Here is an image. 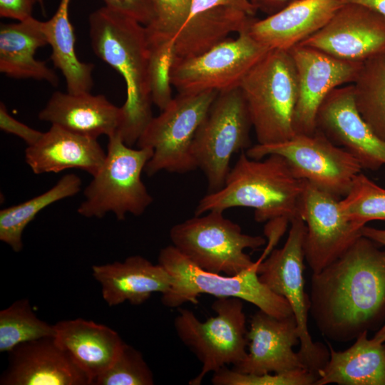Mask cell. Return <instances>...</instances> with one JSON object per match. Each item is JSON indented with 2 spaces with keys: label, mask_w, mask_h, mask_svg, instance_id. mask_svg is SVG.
Listing matches in <instances>:
<instances>
[{
  "label": "cell",
  "mask_w": 385,
  "mask_h": 385,
  "mask_svg": "<svg viewBox=\"0 0 385 385\" xmlns=\"http://www.w3.org/2000/svg\"><path fill=\"white\" fill-rule=\"evenodd\" d=\"M309 313L337 342L356 339L385 317V250L361 235L338 259L312 274Z\"/></svg>",
  "instance_id": "obj_1"
},
{
  "label": "cell",
  "mask_w": 385,
  "mask_h": 385,
  "mask_svg": "<svg viewBox=\"0 0 385 385\" xmlns=\"http://www.w3.org/2000/svg\"><path fill=\"white\" fill-rule=\"evenodd\" d=\"M92 49L123 78L126 98L118 133L132 147L153 118L148 81L149 41L145 26L101 7L88 16Z\"/></svg>",
  "instance_id": "obj_2"
},
{
  "label": "cell",
  "mask_w": 385,
  "mask_h": 385,
  "mask_svg": "<svg viewBox=\"0 0 385 385\" xmlns=\"http://www.w3.org/2000/svg\"><path fill=\"white\" fill-rule=\"evenodd\" d=\"M305 180L297 178L287 160L272 154L260 160L242 151L230 169L223 187L208 192L199 201L195 215L232 207L254 210L257 222L299 216Z\"/></svg>",
  "instance_id": "obj_3"
},
{
  "label": "cell",
  "mask_w": 385,
  "mask_h": 385,
  "mask_svg": "<svg viewBox=\"0 0 385 385\" xmlns=\"http://www.w3.org/2000/svg\"><path fill=\"white\" fill-rule=\"evenodd\" d=\"M262 260L260 257L252 267L238 274L223 275L202 270L173 245H168L158 255V264L171 277V286L162 294L161 302L167 307L179 308L188 302L197 304L198 296L207 294L217 298H240L277 318L292 315L287 299L260 280L257 268Z\"/></svg>",
  "instance_id": "obj_4"
},
{
  "label": "cell",
  "mask_w": 385,
  "mask_h": 385,
  "mask_svg": "<svg viewBox=\"0 0 385 385\" xmlns=\"http://www.w3.org/2000/svg\"><path fill=\"white\" fill-rule=\"evenodd\" d=\"M240 88L257 143H282L296 135L298 84L289 51L270 50L245 76Z\"/></svg>",
  "instance_id": "obj_5"
},
{
  "label": "cell",
  "mask_w": 385,
  "mask_h": 385,
  "mask_svg": "<svg viewBox=\"0 0 385 385\" xmlns=\"http://www.w3.org/2000/svg\"><path fill=\"white\" fill-rule=\"evenodd\" d=\"M153 153L149 148L127 145L118 132L110 136L105 161L85 188L78 213L101 218L113 212L118 220L127 214L141 215L153 202L141 179Z\"/></svg>",
  "instance_id": "obj_6"
},
{
  "label": "cell",
  "mask_w": 385,
  "mask_h": 385,
  "mask_svg": "<svg viewBox=\"0 0 385 385\" xmlns=\"http://www.w3.org/2000/svg\"><path fill=\"white\" fill-rule=\"evenodd\" d=\"M243 300L217 298L212 304L216 316L200 321L187 309L178 308L174 327L178 338L202 364L200 373L189 381L201 384L205 375L245 359L248 346Z\"/></svg>",
  "instance_id": "obj_7"
},
{
  "label": "cell",
  "mask_w": 385,
  "mask_h": 385,
  "mask_svg": "<svg viewBox=\"0 0 385 385\" xmlns=\"http://www.w3.org/2000/svg\"><path fill=\"white\" fill-rule=\"evenodd\" d=\"M222 211L195 215L173 226L172 245L197 267L207 272L236 275L255 264L246 249L266 244L265 237L242 232Z\"/></svg>",
  "instance_id": "obj_8"
},
{
  "label": "cell",
  "mask_w": 385,
  "mask_h": 385,
  "mask_svg": "<svg viewBox=\"0 0 385 385\" xmlns=\"http://www.w3.org/2000/svg\"><path fill=\"white\" fill-rule=\"evenodd\" d=\"M218 93H178L159 115L153 117L137 142L138 148L153 151L144 170L148 176L163 170L185 173L197 169L192 141Z\"/></svg>",
  "instance_id": "obj_9"
},
{
  "label": "cell",
  "mask_w": 385,
  "mask_h": 385,
  "mask_svg": "<svg viewBox=\"0 0 385 385\" xmlns=\"http://www.w3.org/2000/svg\"><path fill=\"white\" fill-rule=\"evenodd\" d=\"M290 225L284 245L273 249L260 262L257 274L263 284L289 304L299 335L298 355L305 369L318 376L329 360V351L323 344L313 342L308 329L310 299L304 278L306 225L300 217L292 219Z\"/></svg>",
  "instance_id": "obj_10"
},
{
  "label": "cell",
  "mask_w": 385,
  "mask_h": 385,
  "mask_svg": "<svg viewBox=\"0 0 385 385\" xmlns=\"http://www.w3.org/2000/svg\"><path fill=\"white\" fill-rule=\"evenodd\" d=\"M252 128L240 88L219 92L192 145L194 160L206 177L209 192L223 187L232 155L250 147Z\"/></svg>",
  "instance_id": "obj_11"
},
{
  "label": "cell",
  "mask_w": 385,
  "mask_h": 385,
  "mask_svg": "<svg viewBox=\"0 0 385 385\" xmlns=\"http://www.w3.org/2000/svg\"><path fill=\"white\" fill-rule=\"evenodd\" d=\"M245 153L256 160L279 155L297 178L337 197L347 195L362 169L354 156L318 130L310 135L296 134L282 143H257Z\"/></svg>",
  "instance_id": "obj_12"
},
{
  "label": "cell",
  "mask_w": 385,
  "mask_h": 385,
  "mask_svg": "<svg viewBox=\"0 0 385 385\" xmlns=\"http://www.w3.org/2000/svg\"><path fill=\"white\" fill-rule=\"evenodd\" d=\"M247 29L236 38H227L200 55L175 63L171 82L178 93L221 92L240 87L247 73L270 51Z\"/></svg>",
  "instance_id": "obj_13"
},
{
  "label": "cell",
  "mask_w": 385,
  "mask_h": 385,
  "mask_svg": "<svg viewBox=\"0 0 385 385\" xmlns=\"http://www.w3.org/2000/svg\"><path fill=\"white\" fill-rule=\"evenodd\" d=\"M299 216L306 225L304 256L312 274L338 259L362 235L363 227L345 216L339 197L306 180Z\"/></svg>",
  "instance_id": "obj_14"
},
{
  "label": "cell",
  "mask_w": 385,
  "mask_h": 385,
  "mask_svg": "<svg viewBox=\"0 0 385 385\" xmlns=\"http://www.w3.org/2000/svg\"><path fill=\"white\" fill-rule=\"evenodd\" d=\"M289 51L298 84L294 131L296 134L310 135L317 130V114L324 100L334 89L354 83L362 63L340 59L302 44Z\"/></svg>",
  "instance_id": "obj_15"
},
{
  "label": "cell",
  "mask_w": 385,
  "mask_h": 385,
  "mask_svg": "<svg viewBox=\"0 0 385 385\" xmlns=\"http://www.w3.org/2000/svg\"><path fill=\"white\" fill-rule=\"evenodd\" d=\"M300 44L362 63L385 51V16L361 4H342L324 27Z\"/></svg>",
  "instance_id": "obj_16"
},
{
  "label": "cell",
  "mask_w": 385,
  "mask_h": 385,
  "mask_svg": "<svg viewBox=\"0 0 385 385\" xmlns=\"http://www.w3.org/2000/svg\"><path fill=\"white\" fill-rule=\"evenodd\" d=\"M316 126L332 142L354 156L362 168L375 171L385 165V143L360 115L353 85L330 92L318 110Z\"/></svg>",
  "instance_id": "obj_17"
},
{
  "label": "cell",
  "mask_w": 385,
  "mask_h": 385,
  "mask_svg": "<svg viewBox=\"0 0 385 385\" xmlns=\"http://www.w3.org/2000/svg\"><path fill=\"white\" fill-rule=\"evenodd\" d=\"M247 339V357L234 366L235 371L262 374L305 369L298 353L293 350L299 344L294 314L277 318L259 309L251 317Z\"/></svg>",
  "instance_id": "obj_18"
},
{
  "label": "cell",
  "mask_w": 385,
  "mask_h": 385,
  "mask_svg": "<svg viewBox=\"0 0 385 385\" xmlns=\"http://www.w3.org/2000/svg\"><path fill=\"white\" fill-rule=\"evenodd\" d=\"M8 354L9 363L1 376V385L91 384L55 337L20 344Z\"/></svg>",
  "instance_id": "obj_19"
},
{
  "label": "cell",
  "mask_w": 385,
  "mask_h": 385,
  "mask_svg": "<svg viewBox=\"0 0 385 385\" xmlns=\"http://www.w3.org/2000/svg\"><path fill=\"white\" fill-rule=\"evenodd\" d=\"M342 5L341 0H296L247 27L252 37L269 50L289 51L317 33Z\"/></svg>",
  "instance_id": "obj_20"
},
{
  "label": "cell",
  "mask_w": 385,
  "mask_h": 385,
  "mask_svg": "<svg viewBox=\"0 0 385 385\" xmlns=\"http://www.w3.org/2000/svg\"><path fill=\"white\" fill-rule=\"evenodd\" d=\"M106 153L97 138L51 125L41 138L25 150V161L34 173H59L78 168L94 176L102 167Z\"/></svg>",
  "instance_id": "obj_21"
},
{
  "label": "cell",
  "mask_w": 385,
  "mask_h": 385,
  "mask_svg": "<svg viewBox=\"0 0 385 385\" xmlns=\"http://www.w3.org/2000/svg\"><path fill=\"white\" fill-rule=\"evenodd\" d=\"M38 117L51 125L98 139L103 135L109 138L118 131L122 111L102 94L55 91Z\"/></svg>",
  "instance_id": "obj_22"
},
{
  "label": "cell",
  "mask_w": 385,
  "mask_h": 385,
  "mask_svg": "<svg viewBox=\"0 0 385 385\" xmlns=\"http://www.w3.org/2000/svg\"><path fill=\"white\" fill-rule=\"evenodd\" d=\"M92 274L110 307L126 301L141 304L153 293L163 294L171 286L170 275L163 267L140 255L130 256L123 262L93 265Z\"/></svg>",
  "instance_id": "obj_23"
},
{
  "label": "cell",
  "mask_w": 385,
  "mask_h": 385,
  "mask_svg": "<svg viewBox=\"0 0 385 385\" xmlns=\"http://www.w3.org/2000/svg\"><path fill=\"white\" fill-rule=\"evenodd\" d=\"M54 326L57 343L91 384L109 368L125 343L111 328L84 319L62 320Z\"/></svg>",
  "instance_id": "obj_24"
},
{
  "label": "cell",
  "mask_w": 385,
  "mask_h": 385,
  "mask_svg": "<svg viewBox=\"0 0 385 385\" xmlns=\"http://www.w3.org/2000/svg\"><path fill=\"white\" fill-rule=\"evenodd\" d=\"M46 44L43 21L33 16L17 23L1 24V73L13 78L45 81L56 86V72L34 57L36 50Z\"/></svg>",
  "instance_id": "obj_25"
},
{
  "label": "cell",
  "mask_w": 385,
  "mask_h": 385,
  "mask_svg": "<svg viewBox=\"0 0 385 385\" xmlns=\"http://www.w3.org/2000/svg\"><path fill=\"white\" fill-rule=\"evenodd\" d=\"M347 349L337 351L327 342L329 358L315 385H385V345L364 332Z\"/></svg>",
  "instance_id": "obj_26"
},
{
  "label": "cell",
  "mask_w": 385,
  "mask_h": 385,
  "mask_svg": "<svg viewBox=\"0 0 385 385\" xmlns=\"http://www.w3.org/2000/svg\"><path fill=\"white\" fill-rule=\"evenodd\" d=\"M254 19L229 7L215 8L191 16L170 39L174 63L202 54L226 39L230 34L247 29Z\"/></svg>",
  "instance_id": "obj_27"
},
{
  "label": "cell",
  "mask_w": 385,
  "mask_h": 385,
  "mask_svg": "<svg viewBox=\"0 0 385 385\" xmlns=\"http://www.w3.org/2000/svg\"><path fill=\"white\" fill-rule=\"evenodd\" d=\"M70 1L61 0L53 16L43 21V29L51 47V59L63 75L67 92L78 94L91 92L94 65L81 61L76 53L75 36L68 17Z\"/></svg>",
  "instance_id": "obj_28"
},
{
  "label": "cell",
  "mask_w": 385,
  "mask_h": 385,
  "mask_svg": "<svg viewBox=\"0 0 385 385\" xmlns=\"http://www.w3.org/2000/svg\"><path fill=\"white\" fill-rule=\"evenodd\" d=\"M81 180L78 175L69 173L45 192L1 210L0 240L14 252H20L23 248L22 234L28 224L48 205L78 194L81 190Z\"/></svg>",
  "instance_id": "obj_29"
},
{
  "label": "cell",
  "mask_w": 385,
  "mask_h": 385,
  "mask_svg": "<svg viewBox=\"0 0 385 385\" xmlns=\"http://www.w3.org/2000/svg\"><path fill=\"white\" fill-rule=\"evenodd\" d=\"M352 85L360 115L385 143V51L362 62Z\"/></svg>",
  "instance_id": "obj_30"
},
{
  "label": "cell",
  "mask_w": 385,
  "mask_h": 385,
  "mask_svg": "<svg viewBox=\"0 0 385 385\" xmlns=\"http://www.w3.org/2000/svg\"><path fill=\"white\" fill-rule=\"evenodd\" d=\"M54 324L38 318L29 301L21 299L0 312V351L9 352L20 344L54 337Z\"/></svg>",
  "instance_id": "obj_31"
},
{
  "label": "cell",
  "mask_w": 385,
  "mask_h": 385,
  "mask_svg": "<svg viewBox=\"0 0 385 385\" xmlns=\"http://www.w3.org/2000/svg\"><path fill=\"white\" fill-rule=\"evenodd\" d=\"M340 204L345 216L362 227L372 220H385V189L361 173Z\"/></svg>",
  "instance_id": "obj_32"
},
{
  "label": "cell",
  "mask_w": 385,
  "mask_h": 385,
  "mask_svg": "<svg viewBox=\"0 0 385 385\" xmlns=\"http://www.w3.org/2000/svg\"><path fill=\"white\" fill-rule=\"evenodd\" d=\"M152 371L143 354L124 343L120 353L102 374L93 382L95 385H152Z\"/></svg>",
  "instance_id": "obj_33"
},
{
  "label": "cell",
  "mask_w": 385,
  "mask_h": 385,
  "mask_svg": "<svg viewBox=\"0 0 385 385\" xmlns=\"http://www.w3.org/2000/svg\"><path fill=\"white\" fill-rule=\"evenodd\" d=\"M148 81L153 104L163 111L172 99L171 70L174 56L171 40L149 43Z\"/></svg>",
  "instance_id": "obj_34"
},
{
  "label": "cell",
  "mask_w": 385,
  "mask_h": 385,
  "mask_svg": "<svg viewBox=\"0 0 385 385\" xmlns=\"http://www.w3.org/2000/svg\"><path fill=\"white\" fill-rule=\"evenodd\" d=\"M317 379V375L304 368L251 374L240 373L225 366L214 372L211 381L214 385H315Z\"/></svg>",
  "instance_id": "obj_35"
},
{
  "label": "cell",
  "mask_w": 385,
  "mask_h": 385,
  "mask_svg": "<svg viewBox=\"0 0 385 385\" xmlns=\"http://www.w3.org/2000/svg\"><path fill=\"white\" fill-rule=\"evenodd\" d=\"M155 16L145 26L149 43L172 39L190 14L192 0H153Z\"/></svg>",
  "instance_id": "obj_36"
},
{
  "label": "cell",
  "mask_w": 385,
  "mask_h": 385,
  "mask_svg": "<svg viewBox=\"0 0 385 385\" xmlns=\"http://www.w3.org/2000/svg\"><path fill=\"white\" fill-rule=\"evenodd\" d=\"M108 9L131 18L145 26L154 19L153 0H103Z\"/></svg>",
  "instance_id": "obj_37"
},
{
  "label": "cell",
  "mask_w": 385,
  "mask_h": 385,
  "mask_svg": "<svg viewBox=\"0 0 385 385\" xmlns=\"http://www.w3.org/2000/svg\"><path fill=\"white\" fill-rule=\"evenodd\" d=\"M0 129L19 137L28 146L36 143L43 133L13 118L3 102L0 103Z\"/></svg>",
  "instance_id": "obj_38"
},
{
  "label": "cell",
  "mask_w": 385,
  "mask_h": 385,
  "mask_svg": "<svg viewBox=\"0 0 385 385\" xmlns=\"http://www.w3.org/2000/svg\"><path fill=\"white\" fill-rule=\"evenodd\" d=\"M219 7L238 9L252 17H255L257 11L250 0H192L189 18L199 13Z\"/></svg>",
  "instance_id": "obj_39"
},
{
  "label": "cell",
  "mask_w": 385,
  "mask_h": 385,
  "mask_svg": "<svg viewBox=\"0 0 385 385\" xmlns=\"http://www.w3.org/2000/svg\"><path fill=\"white\" fill-rule=\"evenodd\" d=\"M36 3L44 9L43 0H0V16L24 21L33 16V9Z\"/></svg>",
  "instance_id": "obj_40"
},
{
  "label": "cell",
  "mask_w": 385,
  "mask_h": 385,
  "mask_svg": "<svg viewBox=\"0 0 385 385\" xmlns=\"http://www.w3.org/2000/svg\"><path fill=\"white\" fill-rule=\"evenodd\" d=\"M257 11L268 16L275 14L296 0H250Z\"/></svg>",
  "instance_id": "obj_41"
},
{
  "label": "cell",
  "mask_w": 385,
  "mask_h": 385,
  "mask_svg": "<svg viewBox=\"0 0 385 385\" xmlns=\"http://www.w3.org/2000/svg\"><path fill=\"white\" fill-rule=\"evenodd\" d=\"M361 234L376 244L385 246V229H377L365 225L361 230Z\"/></svg>",
  "instance_id": "obj_42"
},
{
  "label": "cell",
  "mask_w": 385,
  "mask_h": 385,
  "mask_svg": "<svg viewBox=\"0 0 385 385\" xmlns=\"http://www.w3.org/2000/svg\"><path fill=\"white\" fill-rule=\"evenodd\" d=\"M342 4L353 3L367 6L385 16V0H341Z\"/></svg>",
  "instance_id": "obj_43"
},
{
  "label": "cell",
  "mask_w": 385,
  "mask_h": 385,
  "mask_svg": "<svg viewBox=\"0 0 385 385\" xmlns=\"http://www.w3.org/2000/svg\"><path fill=\"white\" fill-rule=\"evenodd\" d=\"M371 339L378 343H385V322Z\"/></svg>",
  "instance_id": "obj_44"
}]
</instances>
